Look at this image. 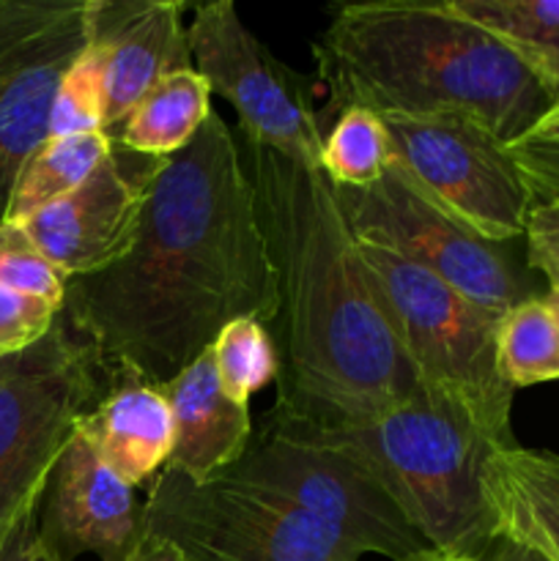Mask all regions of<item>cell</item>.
<instances>
[{
	"instance_id": "obj_1",
	"label": "cell",
	"mask_w": 559,
	"mask_h": 561,
	"mask_svg": "<svg viewBox=\"0 0 559 561\" xmlns=\"http://www.w3.org/2000/svg\"><path fill=\"white\" fill-rule=\"evenodd\" d=\"M277 283L241 146L217 113L153 159L132 250L69 279L60 318L107 373L164 387L228 323H274Z\"/></svg>"
},
{
	"instance_id": "obj_2",
	"label": "cell",
	"mask_w": 559,
	"mask_h": 561,
	"mask_svg": "<svg viewBox=\"0 0 559 561\" xmlns=\"http://www.w3.org/2000/svg\"><path fill=\"white\" fill-rule=\"evenodd\" d=\"M241 157L280 299L274 411L340 425L422 392L332 181L321 168L252 142Z\"/></svg>"
},
{
	"instance_id": "obj_3",
	"label": "cell",
	"mask_w": 559,
	"mask_h": 561,
	"mask_svg": "<svg viewBox=\"0 0 559 561\" xmlns=\"http://www.w3.org/2000/svg\"><path fill=\"white\" fill-rule=\"evenodd\" d=\"M329 91L323 121L345 107L378 115H466L507 146L554 104L491 33L444 3L381 0L334 11L312 44Z\"/></svg>"
},
{
	"instance_id": "obj_4",
	"label": "cell",
	"mask_w": 559,
	"mask_h": 561,
	"mask_svg": "<svg viewBox=\"0 0 559 561\" xmlns=\"http://www.w3.org/2000/svg\"><path fill=\"white\" fill-rule=\"evenodd\" d=\"M318 427L381 482L433 551L486 557L497 529L482 493V463L502 444L464 414L417 392L367 420Z\"/></svg>"
},
{
	"instance_id": "obj_5",
	"label": "cell",
	"mask_w": 559,
	"mask_h": 561,
	"mask_svg": "<svg viewBox=\"0 0 559 561\" xmlns=\"http://www.w3.org/2000/svg\"><path fill=\"white\" fill-rule=\"evenodd\" d=\"M360 252L422 392L464 414L491 442L515 444L510 433L515 389L497 365L502 316L387 247L360 241Z\"/></svg>"
},
{
	"instance_id": "obj_6",
	"label": "cell",
	"mask_w": 559,
	"mask_h": 561,
	"mask_svg": "<svg viewBox=\"0 0 559 561\" xmlns=\"http://www.w3.org/2000/svg\"><path fill=\"white\" fill-rule=\"evenodd\" d=\"M214 480L239 482L294 504L365 557L414 561L433 551L381 482L316 422L272 411L247 453Z\"/></svg>"
},
{
	"instance_id": "obj_7",
	"label": "cell",
	"mask_w": 559,
	"mask_h": 561,
	"mask_svg": "<svg viewBox=\"0 0 559 561\" xmlns=\"http://www.w3.org/2000/svg\"><path fill=\"white\" fill-rule=\"evenodd\" d=\"M104 373L60 316L38 343L0 359V548L38 513L66 444L107 389Z\"/></svg>"
},
{
	"instance_id": "obj_8",
	"label": "cell",
	"mask_w": 559,
	"mask_h": 561,
	"mask_svg": "<svg viewBox=\"0 0 559 561\" xmlns=\"http://www.w3.org/2000/svg\"><path fill=\"white\" fill-rule=\"evenodd\" d=\"M142 531L186 561H360L362 553L294 504L228 480L197 485L162 469L142 502Z\"/></svg>"
},
{
	"instance_id": "obj_9",
	"label": "cell",
	"mask_w": 559,
	"mask_h": 561,
	"mask_svg": "<svg viewBox=\"0 0 559 561\" xmlns=\"http://www.w3.org/2000/svg\"><path fill=\"white\" fill-rule=\"evenodd\" d=\"M334 192L356 239L398 252L475 305L504 316L510 307L535 296L507 244L482 239L449 217L395 159L376 184L365 190L334 186Z\"/></svg>"
},
{
	"instance_id": "obj_10",
	"label": "cell",
	"mask_w": 559,
	"mask_h": 561,
	"mask_svg": "<svg viewBox=\"0 0 559 561\" xmlns=\"http://www.w3.org/2000/svg\"><path fill=\"white\" fill-rule=\"evenodd\" d=\"M392 159L438 208L482 239H524L532 190L507 146L466 115H381Z\"/></svg>"
},
{
	"instance_id": "obj_11",
	"label": "cell",
	"mask_w": 559,
	"mask_h": 561,
	"mask_svg": "<svg viewBox=\"0 0 559 561\" xmlns=\"http://www.w3.org/2000/svg\"><path fill=\"white\" fill-rule=\"evenodd\" d=\"M186 42L192 69L236 110L244 142L321 168L327 131L307 80L274 58L230 0L195 5Z\"/></svg>"
},
{
	"instance_id": "obj_12",
	"label": "cell",
	"mask_w": 559,
	"mask_h": 561,
	"mask_svg": "<svg viewBox=\"0 0 559 561\" xmlns=\"http://www.w3.org/2000/svg\"><path fill=\"white\" fill-rule=\"evenodd\" d=\"M93 0H0V225L27 159L49 137L66 69L91 36Z\"/></svg>"
},
{
	"instance_id": "obj_13",
	"label": "cell",
	"mask_w": 559,
	"mask_h": 561,
	"mask_svg": "<svg viewBox=\"0 0 559 561\" xmlns=\"http://www.w3.org/2000/svg\"><path fill=\"white\" fill-rule=\"evenodd\" d=\"M126 157L113 142V153L75 192L20 222L69 279L102 272L132 250L153 159L132 170Z\"/></svg>"
},
{
	"instance_id": "obj_14",
	"label": "cell",
	"mask_w": 559,
	"mask_h": 561,
	"mask_svg": "<svg viewBox=\"0 0 559 561\" xmlns=\"http://www.w3.org/2000/svg\"><path fill=\"white\" fill-rule=\"evenodd\" d=\"M36 531L60 561L85 553L99 561H126L142 540V504L75 431L38 504Z\"/></svg>"
},
{
	"instance_id": "obj_15",
	"label": "cell",
	"mask_w": 559,
	"mask_h": 561,
	"mask_svg": "<svg viewBox=\"0 0 559 561\" xmlns=\"http://www.w3.org/2000/svg\"><path fill=\"white\" fill-rule=\"evenodd\" d=\"M184 3L173 0H93L91 42L104 55V135L162 77L190 69Z\"/></svg>"
},
{
	"instance_id": "obj_16",
	"label": "cell",
	"mask_w": 559,
	"mask_h": 561,
	"mask_svg": "<svg viewBox=\"0 0 559 561\" xmlns=\"http://www.w3.org/2000/svg\"><path fill=\"white\" fill-rule=\"evenodd\" d=\"M159 389L168 398L175 431L164 469L206 485L247 453L252 442L250 405L236 403L219 387L212 348Z\"/></svg>"
},
{
	"instance_id": "obj_17",
	"label": "cell",
	"mask_w": 559,
	"mask_h": 561,
	"mask_svg": "<svg viewBox=\"0 0 559 561\" xmlns=\"http://www.w3.org/2000/svg\"><path fill=\"white\" fill-rule=\"evenodd\" d=\"M96 458L132 491L151 485L173 453V414L153 383L110 373L99 403L80 420Z\"/></svg>"
},
{
	"instance_id": "obj_18",
	"label": "cell",
	"mask_w": 559,
	"mask_h": 561,
	"mask_svg": "<svg viewBox=\"0 0 559 561\" xmlns=\"http://www.w3.org/2000/svg\"><path fill=\"white\" fill-rule=\"evenodd\" d=\"M482 493L497 537L559 561V455L497 447L482 463Z\"/></svg>"
},
{
	"instance_id": "obj_19",
	"label": "cell",
	"mask_w": 559,
	"mask_h": 561,
	"mask_svg": "<svg viewBox=\"0 0 559 561\" xmlns=\"http://www.w3.org/2000/svg\"><path fill=\"white\" fill-rule=\"evenodd\" d=\"M212 113V88L190 66L162 77L129 110L110 140L137 157H170L195 140Z\"/></svg>"
},
{
	"instance_id": "obj_20",
	"label": "cell",
	"mask_w": 559,
	"mask_h": 561,
	"mask_svg": "<svg viewBox=\"0 0 559 561\" xmlns=\"http://www.w3.org/2000/svg\"><path fill=\"white\" fill-rule=\"evenodd\" d=\"M510 49L559 102V0H447Z\"/></svg>"
},
{
	"instance_id": "obj_21",
	"label": "cell",
	"mask_w": 559,
	"mask_h": 561,
	"mask_svg": "<svg viewBox=\"0 0 559 561\" xmlns=\"http://www.w3.org/2000/svg\"><path fill=\"white\" fill-rule=\"evenodd\" d=\"M113 153V140L104 131L47 137L27 159L16 179L9 206V222H25L42 208L75 192L104 159Z\"/></svg>"
},
{
	"instance_id": "obj_22",
	"label": "cell",
	"mask_w": 559,
	"mask_h": 561,
	"mask_svg": "<svg viewBox=\"0 0 559 561\" xmlns=\"http://www.w3.org/2000/svg\"><path fill=\"white\" fill-rule=\"evenodd\" d=\"M497 365L513 389L559 381V318L551 296H529L499 318Z\"/></svg>"
},
{
	"instance_id": "obj_23",
	"label": "cell",
	"mask_w": 559,
	"mask_h": 561,
	"mask_svg": "<svg viewBox=\"0 0 559 561\" xmlns=\"http://www.w3.org/2000/svg\"><path fill=\"white\" fill-rule=\"evenodd\" d=\"M392 164V140L387 124L367 107H345L334 115L323 137L321 170L334 186L365 190Z\"/></svg>"
},
{
	"instance_id": "obj_24",
	"label": "cell",
	"mask_w": 559,
	"mask_h": 561,
	"mask_svg": "<svg viewBox=\"0 0 559 561\" xmlns=\"http://www.w3.org/2000/svg\"><path fill=\"white\" fill-rule=\"evenodd\" d=\"M219 387L236 403L250 405V398L266 383L277 381L280 354L274 334L255 318L228 323L212 345Z\"/></svg>"
},
{
	"instance_id": "obj_25",
	"label": "cell",
	"mask_w": 559,
	"mask_h": 561,
	"mask_svg": "<svg viewBox=\"0 0 559 561\" xmlns=\"http://www.w3.org/2000/svg\"><path fill=\"white\" fill-rule=\"evenodd\" d=\"M80 131H104V55L91 36L66 69L49 113V137Z\"/></svg>"
},
{
	"instance_id": "obj_26",
	"label": "cell",
	"mask_w": 559,
	"mask_h": 561,
	"mask_svg": "<svg viewBox=\"0 0 559 561\" xmlns=\"http://www.w3.org/2000/svg\"><path fill=\"white\" fill-rule=\"evenodd\" d=\"M0 285L64 310L69 277L44 255L20 222L0 225Z\"/></svg>"
},
{
	"instance_id": "obj_27",
	"label": "cell",
	"mask_w": 559,
	"mask_h": 561,
	"mask_svg": "<svg viewBox=\"0 0 559 561\" xmlns=\"http://www.w3.org/2000/svg\"><path fill=\"white\" fill-rule=\"evenodd\" d=\"M507 153L535 201L559 195V102H554L524 135L507 142Z\"/></svg>"
},
{
	"instance_id": "obj_28",
	"label": "cell",
	"mask_w": 559,
	"mask_h": 561,
	"mask_svg": "<svg viewBox=\"0 0 559 561\" xmlns=\"http://www.w3.org/2000/svg\"><path fill=\"white\" fill-rule=\"evenodd\" d=\"M58 307L27 299L0 285V359L31 348L58 321Z\"/></svg>"
},
{
	"instance_id": "obj_29",
	"label": "cell",
	"mask_w": 559,
	"mask_h": 561,
	"mask_svg": "<svg viewBox=\"0 0 559 561\" xmlns=\"http://www.w3.org/2000/svg\"><path fill=\"white\" fill-rule=\"evenodd\" d=\"M524 244L529 268L546 277L548 294L559 299V195L537 197L532 203Z\"/></svg>"
},
{
	"instance_id": "obj_30",
	"label": "cell",
	"mask_w": 559,
	"mask_h": 561,
	"mask_svg": "<svg viewBox=\"0 0 559 561\" xmlns=\"http://www.w3.org/2000/svg\"><path fill=\"white\" fill-rule=\"evenodd\" d=\"M36 515H31L27 520H22L20 529L9 537L3 548H0V561H60L49 551L47 546L42 542L36 531Z\"/></svg>"
},
{
	"instance_id": "obj_31",
	"label": "cell",
	"mask_w": 559,
	"mask_h": 561,
	"mask_svg": "<svg viewBox=\"0 0 559 561\" xmlns=\"http://www.w3.org/2000/svg\"><path fill=\"white\" fill-rule=\"evenodd\" d=\"M126 561H186L184 553L175 546H170L168 540L157 535H142V540L137 542L135 551L126 557Z\"/></svg>"
},
{
	"instance_id": "obj_32",
	"label": "cell",
	"mask_w": 559,
	"mask_h": 561,
	"mask_svg": "<svg viewBox=\"0 0 559 561\" xmlns=\"http://www.w3.org/2000/svg\"><path fill=\"white\" fill-rule=\"evenodd\" d=\"M482 561H551V559H546L543 553L532 551V548L518 546V542L497 537V540L491 542V548L486 551V557H482Z\"/></svg>"
},
{
	"instance_id": "obj_33",
	"label": "cell",
	"mask_w": 559,
	"mask_h": 561,
	"mask_svg": "<svg viewBox=\"0 0 559 561\" xmlns=\"http://www.w3.org/2000/svg\"><path fill=\"white\" fill-rule=\"evenodd\" d=\"M414 561H482L475 557H464V553H442V551H427L422 557H417Z\"/></svg>"
},
{
	"instance_id": "obj_34",
	"label": "cell",
	"mask_w": 559,
	"mask_h": 561,
	"mask_svg": "<svg viewBox=\"0 0 559 561\" xmlns=\"http://www.w3.org/2000/svg\"><path fill=\"white\" fill-rule=\"evenodd\" d=\"M548 296H551V294H548ZM551 301H554V310H557V318H559V299H554V296H551Z\"/></svg>"
}]
</instances>
